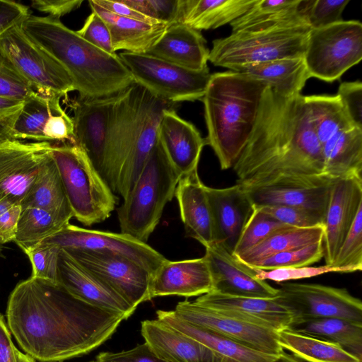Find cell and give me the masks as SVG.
I'll return each instance as SVG.
<instances>
[{
  "instance_id": "cell-46",
  "label": "cell",
  "mask_w": 362,
  "mask_h": 362,
  "mask_svg": "<svg viewBox=\"0 0 362 362\" xmlns=\"http://www.w3.org/2000/svg\"><path fill=\"white\" fill-rule=\"evenodd\" d=\"M141 14L170 25L179 22L182 0H122Z\"/></svg>"
},
{
  "instance_id": "cell-40",
  "label": "cell",
  "mask_w": 362,
  "mask_h": 362,
  "mask_svg": "<svg viewBox=\"0 0 362 362\" xmlns=\"http://www.w3.org/2000/svg\"><path fill=\"white\" fill-rule=\"evenodd\" d=\"M283 349L306 362H362L339 345L284 329L277 332Z\"/></svg>"
},
{
  "instance_id": "cell-31",
  "label": "cell",
  "mask_w": 362,
  "mask_h": 362,
  "mask_svg": "<svg viewBox=\"0 0 362 362\" xmlns=\"http://www.w3.org/2000/svg\"><path fill=\"white\" fill-rule=\"evenodd\" d=\"M308 3V0H255L243 15L230 23L232 32L309 26Z\"/></svg>"
},
{
  "instance_id": "cell-48",
  "label": "cell",
  "mask_w": 362,
  "mask_h": 362,
  "mask_svg": "<svg viewBox=\"0 0 362 362\" xmlns=\"http://www.w3.org/2000/svg\"><path fill=\"white\" fill-rule=\"evenodd\" d=\"M60 248L53 245L40 243L28 250L32 264L31 276L56 282L58 255Z\"/></svg>"
},
{
  "instance_id": "cell-51",
  "label": "cell",
  "mask_w": 362,
  "mask_h": 362,
  "mask_svg": "<svg viewBox=\"0 0 362 362\" xmlns=\"http://www.w3.org/2000/svg\"><path fill=\"white\" fill-rule=\"evenodd\" d=\"M76 32L83 39L103 51L112 54H116L107 25L96 13L92 11L83 25Z\"/></svg>"
},
{
  "instance_id": "cell-42",
  "label": "cell",
  "mask_w": 362,
  "mask_h": 362,
  "mask_svg": "<svg viewBox=\"0 0 362 362\" xmlns=\"http://www.w3.org/2000/svg\"><path fill=\"white\" fill-rule=\"evenodd\" d=\"M324 257L323 240L269 255L253 264L251 268L274 270L283 268L310 266Z\"/></svg>"
},
{
  "instance_id": "cell-25",
  "label": "cell",
  "mask_w": 362,
  "mask_h": 362,
  "mask_svg": "<svg viewBox=\"0 0 362 362\" xmlns=\"http://www.w3.org/2000/svg\"><path fill=\"white\" fill-rule=\"evenodd\" d=\"M156 315L160 322L211 349L226 362H302L285 351L280 354H267L194 325L180 319L174 310H158Z\"/></svg>"
},
{
  "instance_id": "cell-1",
  "label": "cell",
  "mask_w": 362,
  "mask_h": 362,
  "mask_svg": "<svg viewBox=\"0 0 362 362\" xmlns=\"http://www.w3.org/2000/svg\"><path fill=\"white\" fill-rule=\"evenodd\" d=\"M6 319L25 354L40 362H63L99 347L128 318L89 304L57 283L30 276L11 293Z\"/></svg>"
},
{
  "instance_id": "cell-4",
  "label": "cell",
  "mask_w": 362,
  "mask_h": 362,
  "mask_svg": "<svg viewBox=\"0 0 362 362\" xmlns=\"http://www.w3.org/2000/svg\"><path fill=\"white\" fill-rule=\"evenodd\" d=\"M267 86L234 71L211 74L204 103L206 145L216 154L221 170L233 167L255 126Z\"/></svg>"
},
{
  "instance_id": "cell-50",
  "label": "cell",
  "mask_w": 362,
  "mask_h": 362,
  "mask_svg": "<svg viewBox=\"0 0 362 362\" xmlns=\"http://www.w3.org/2000/svg\"><path fill=\"white\" fill-rule=\"evenodd\" d=\"M37 94L0 54V96L25 100Z\"/></svg>"
},
{
  "instance_id": "cell-21",
  "label": "cell",
  "mask_w": 362,
  "mask_h": 362,
  "mask_svg": "<svg viewBox=\"0 0 362 362\" xmlns=\"http://www.w3.org/2000/svg\"><path fill=\"white\" fill-rule=\"evenodd\" d=\"M362 206V177L336 180L332 185L323 223L324 259L332 265Z\"/></svg>"
},
{
  "instance_id": "cell-22",
  "label": "cell",
  "mask_w": 362,
  "mask_h": 362,
  "mask_svg": "<svg viewBox=\"0 0 362 362\" xmlns=\"http://www.w3.org/2000/svg\"><path fill=\"white\" fill-rule=\"evenodd\" d=\"M194 302L235 319L279 332L288 329L293 320L291 312L275 298L234 296L211 291Z\"/></svg>"
},
{
  "instance_id": "cell-15",
  "label": "cell",
  "mask_w": 362,
  "mask_h": 362,
  "mask_svg": "<svg viewBox=\"0 0 362 362\" xmlns=\"http://www.w3.org/2000/svg\"><path fill=\"white\" fill-rule=\"evenodd\" d=\"M64 250L114 288L134 308L151 300V274L132 260L109 253L80 250Z\"/></svg>"
},
{
  "instance_id": "cell-37",
  "label": "cell",
  "mask_w": 362,
  "mask_h": 362,
  "mask_svg": "<svg viewBox=\"0 0 362 362\" xmlns=\"http://www.w3.org/2000/svg\"><path fill=\"white\" fill-rule=\"evenodd\" d=\"M287 329L336 344L362 360V324L336 317L298 320Z\"/></svg>"
},
{
  "instance_id": "cell-59",
  "label": "cell",
  "mask_w": 362,
  "mask_h": 362,
  "mask_svg": "<svg viewBox=\"0 0 362 362\" xmlns=\"http://www.w3.org/2000/svg\"><path fill=\"white\" fill-rule=\"evenodd\" d=\"M14 344L4 317L0 313V362H8Z\"/></svg>"
},
{
  "instance_id": "cell-9",
  "label": "cell",
  "mask_w": 362,
  "mask_h": 362,
  "mask_svg": "<svg viewBox=\"0 0 362 362\" xmlns=\"http://www.w3.org/2000/svg\"><path fill=\"white\" fill-rule=\"evenodd\" d=\"M303 59L310 77L338 80L362 59V23L341 21L310 29Z\"/></svg>"
},
{
  "instance_id": "cell-29",
  "label": "cell",
  "mask_w": 362,
  "mask_h": 362,
  "mask_svg": "<svg viewBox=\"0 0 362 362\" xmlns=\"http://www.w3.org/2000/svg\"><path fill=\"white\" fill-rule=\"evenodd\" d=\"M146 54L194 71L206 69L209 49L201 32L180 22L168 25Z\"/></svg>"
},
{
  "instance_id": "cell-58",
  "label": "cell",
  "mask_w": 362,
  "mask_h": 362,
  "mask_svg": "<svg viewBox=\"0 0 362 362\" xmlns=\"http://www.w3.org/2000/svg\"><path fill=\"white\" fill-rule=\"evenodd\" d=\"M94 3L103 8L119 16L140 21L150 24L163 23L154 19L148 18L129 6L124 4L122 1L113 0H93Z\"/></svg>"
},
{
  "instance_id": "cell-60",
  "label": "cell",
  "mask_w": 362,
  "mask_h": 362,
  "mask_svg": "<svg viewBox=\"0 0 362 362\" xmlns=\"http://www.w3.org/2000/svg\"><path fill=\"white\" fill-rule=\"evenodd\" d=\"M8 362H36V361L25 353L20 351L14 346Z\"/></svg>"
},
{
  "instance_id": "cell-5",
  "label": "cell",
  "mask_w": 362,
  "mask_h": 362,
  "mask_svg": "<svg viewBox=\"0 0 362 362\" xmlns=\"http://www.w3.org/2000/svg\"><path fill=\"white\" fill-rule=\"evenodd\" d=\"M180 177L158 138L138 179L117 209L120 233L146 243L165 206L175 196Z\"/></svg>"
},
{
  "instance_id": "cell-55",
  "label": "cell",
  "mask_w": 362,
  "mask_h": 362,
  "mask_svg": "<svg viewBox=\"0 0 362 362\" xmlns=\"http://www.w3.org/2000/svg\"><path fill=\"white\" fill-rule=\"evenodd\" d=\"M24 102L0 96V144L14 140V126L23 110Z\"/></svg>"
},
{
  "instance_id": "cell-38",
  "label": "cell",
  "mask_w": 362,
  "mask_h": 362,
  "mask_svg": "<svg viewBox=\"0 0 362 362\" xmlns=\"http://www.w3.org/2000/svg\"><path fill=\"white\" fill-rule=\"evenodd\" d=\"M324 226L281 228L236 257L250 266L269 255L323 240Z\"/></svg>"
},
{
  "instance_id": "cell-20",
  "label": "cell",
  "mask_w": 362,
  "mask_h": 362,
  "mask_svg": "<svg viewBox=\"0 0 362 362\" xmlns=\"http://www.w3.org/2000/svg\"><path fill=\"white\" fill-rule=\"evenodd\" d=\"M56 282L75 297L98 308L123 314L127 318L136 310L114 288L63 249L58 255Z\"/></svg>"
},
{
  "instance_id": "cell-44",
  "label": "cell",
  "mask_w": 362,
  "mask_h": 362,
  "mask_svg": "<svg viewBox=\"0 0 362 362\" xmlns=\"http://www.w3.org/2000/svg\"><path fill=\"white\" fill-rule=\"evenodd\" d=\"M331 266L346 268L351 272L362 269V206L344 239Z\"/></svg>"
},
{
  "instance_id": "cell-61",
  "label": "cell",
  "mask_w": 362,
  "mask_h": 362,
  "mask_svg": "<svg viewBox=\"0 0 362 362\" xmlns=\"http://www.w3.org/2000/svg\"><path fill=\"white\" fill-rule=\"evenodd\" d=\"M3 245L0 244V257H1L3 255H2V252H3Z\"/></svg>"
},
{
  "instance_id": "cell-6",
  "label": "cell",
  "mask_w": 362,
  "mask_h": 362,
  "mask_svg": "<svg viewBox=\"0 0 362 362\" xmlns=\"http://www.w3.org/2000/svg\"><path fill=\"white\" fill-rule=\"evenodd\" d=\"M51 153L74 217L86 226L109 218L118 199L86 153L66 142L52 144Z\"/></svg>"
},
{
  "instance_id": "cell-57",
  "label": "cell",
  "mask_w": 362,
  "mask_h": 362,
  "mask_svg": "<svg viewBox=\"0 0 362 362\" xmlns=\"http://www.w3.org/2000/svg\"><path fill=\"white\" fill-rule=\"evenodd\" d=\"M81 0H33L31 6L47 13V16L59 19L62 16L79 8Z\"/></svg>"
},
{
  "instance_id": "cell-36",
  "label": "cell",
  "mask_w": 362,
  "mask_h": 362,
  "mask_svg": "<svg viewBox=\"0 0 362 362\" xmlns=\"http://www.w3.org/2000/svg\"><path fill=\"white\" fill-rule=\"evenodd\" d=\"M255 0H182L179 22L201 32L230 23Z\"/></svg>"
},
{
  "instance_id": "cell-56",
  "label": "cell",
  "mask_w": 362,
  "mask_h": 362,
  "mask_svg": "<svg viewBox=\"0 0 362 362\" xmlns=\"http://www.w3.org/2000/svg\"><path fill=\"white\" fill-rule=\"evenodd\" d=\"M29 14V8L11 0H0V35L11 27L20 24Z\"/></svg>"
},
{
  "instance_id": "cell-17",
  "label": "cell",
  "mask_w": 362,
  "mask_h": 362,
  "mask_svg": "<svg viewBox=\"0 0 362 362\" xmlns=\"http://www.w3.org/2000/svg\"><path fill=\"white\" fill-rule=\"evenodd\" d=\"M117 95L94 99L78 97L71 105L76 145L86 153L103 180Z\"/></svg>"
},
{
  "instance_id": "cell-28",
  "label": "cell",
  "mask_w": 362,
  "mask_h": 362,
  "mask_svg": "<svg viewBox=\"0 0 362 362\" xmlns=\"http://www.w3.org/2000/svg\"><path fill=\"white\" fill-rule=\"evenodd\" d=\"M144 342L168 362H226L204 344L168 327L158 319L141 323Z\"/></svg>"
},
{
  "instance_id": "cell-27",
  "label": "cell",
  "mask_w": 362,
  "mask_h": 362,
  "mask_svg": "<svg viewBox=\"0 0 362 362\" xmlns=\"http://www.w3.org/2000/svg\"><path fill=\"white\" fill-rule=\"evenodd\" d=\"M198 170L182 176L175 197L187 237L195 239L204 247L214 243L211 211Z\"/></svg>"
},
{
  "instance_id": "cell-53",
  "label": "cell",
  "mask_w": 362,
  "mask_h": 362,
  "mask_svg": "<svg viewBox=\"0 0 362 362\" xmlns=\"http://www.w3.org/2000/svg\"><path fill=\"white\" fill-rule=\"evenodd\" d=\"M21 212V201L7 198L0 202L1 245L14 241Z\"/></svg>"
},
{
  "instance_id": "cell-45",
  "label": "cell",
  "mask_w": 362,
  "mask_h": 362,
  "mask_svg": "<svg viewBox=\"0 0 362 362\" xmlns=\"http://www.w3.org/2000/svg\"><path fill=\"white\" fill-rule=\"evenodd\" d=\"M263 212L279 221L296 228L322 226L325 215L305 208L288 206H259Z\"/></svg>"
},
{
  "instance_id": "cell-30",
  "label": "cell",
  "mask_w": 362,
  "mask_h": 362,
  "mask_svg": "<svg viewBox=\"0 0 362 362\" xmlns=\"http://www.w3.org/2000/svg\"><path fill=\"white\" fill-rule=\"evenodd\" d=\"M320 147L323 175L335 180L362 177V129L351 125L332 130Z\"/></svg>"
},
{
  "instance_id": "cell-12",
  "label": "cell",
  "mask_w": 362,
  "mask_h": 362,
  "mask_svg": "<svg viewBox=\"0 0 362 362\" xmlns=\"http://www.w3.org/2000/svg\"><path fill=\"white\" fill-rule=\"evenodd\" d=\"M136 85L135 108L127 157L119 173L117 193L124 199L138 179L158 141L164 112L177 104L160 99Z\"/></svg>"
},
{
  "instance_id": "cell-18",
  "label": "cell",
  "mask_w": 362,
  "mask_h": 362,
  "mask_svg": "<svg viewBox=\"0 0 362 362\" xmlns=\"http://www.w3.org/2000/svg\"><path fill=\"white\" fill-rule=\"evenodd\" d=\"M52 143L13 140L0 144V202L21 201L51 153Z\"/></svg>"
},
{
  "instance_id": "cell-35",
  "label": "cell",
  "mask_w": 362,
  "mask_h": 362,
  "mask_svg": "<svg viewBox=\"0 0 362 362\" xmlns=\"http://www.w3.org/2000/svg\"><path fill=\"white\" fill-rule=\"evenodd\" d=\"M21 207L44 209L66 223H69L74 217L52 153L42 164L35 181L21 201Z\"/></svg>"
},
{
  "instance_id": "cell-33",
  "label": "cell",
  "mask_w": 362,
  "mask_h": 362,
  "mask_svg": "<svg viewBox=\"0 0 362 362\" xmlns=\"http://www.w3.org/2000/svg\"><path fill=\"white\" fill-rule=\"evenodd\" d=\"M92 11L100 16L109 28L115 52L124 50L133 54H146L157 42L168 25L150 24L115 15L88 1Z\"/></svg>"
},
{
  "instance_id": "cell-54",
  "label": "cell",
  "mask_w": 362,
  "mask_h": 362,
  "mask_svg": "<svg viewBox=\"0 0 362 362\" xmlns=\"http://www.w3.org/2000/svg\"><path fill=\"white\" fill-rule=\"evenodd\" d=\"M95 362H168L157 356L145 342L119 352H101Z\"/></svg>"
},
{
  "instance_id": "cell-16",
  "label": "cell",
  "mask_w": 362,
  "mask_h": 362,
  "mask_svg": "<svg viewBox=\"0 0 362 362\" xmlns=\"http://www.w3.org/2000/svg\"><path fill=\"white\" fill-rule=\"evenodd\" d=\"M174 312L189 323L257 350L271 354L284 351L278 342L277 332L235 319L187 298L178 302Z\"/></svg>"
},
{
  "instance_id": "cell-52",
  "label": "cell",
  "mask_w": 362,
  "mask_h": 362,
  "mask_svg": "<svg viewBox=\"0 0 362 362\" xmlns=\"http://www.w3.org/2000/svg\"><path fill=\"white\" fill-rule=\"evenodd\" d=\"M337 96L347 116L362 129V83L360 81L342 82Z\"/></svg>"
},
{
  "instance_id": "cell-8",
  "label": "cell",
  "mask_w": 362,
  "mask_h": 362,
  "mask_svg": "<svg viewBox=\"0 0 362 362\" xmlns=\"http://www.w3.org/2000/svg\"><path fill=\"white\" fill-rule=\"evenodd\" d=\"M20 24L11 27L0 35V54L37 93L67 97L69 93L75 90L68 72L32 40Z\"/></svg>"
},
{
  "instance_id": "cell-10",
  "label": "cell",
  "mask_w": 362,
  "mask_h": 362,
  "mask_svg": "<svg viewBox=\"0 0 362 362\" xmlns=\"http://www.w3.org/2000/svg\"><path fill=\"white\" fill-rule=\"evenodd\" d=\"M118 55L134 83L160 99L177 104L204 97L211 77L208 67L194 71L146 54L122 52Z\"/></svg>"
},
{
  "instance_id": "cell-26",
  "label": "cell",
  "mask_w": 362,
  "mask_h": 362,
  "mask_svg": "<svg viewBox=\"0 0 362 362\" xmlns=\"http://www.w3.org/2000/svg\"><path fill=\"white\" fill-rule=\"evenodd\" d=\"M158 136L170 163L180 176L198 169L206 141L191 122L181 118L175 109L164 112Z\"/></svg>"
},
{
  "instance_id": "cell-19",
  "label": "cell",
  "mask_w": 362,
  "mask_h": 362,
  "mask_svg": "<svg viewBox=\"0 0 362 362\" xmlns=\"http://www.w3.org/2000/svg\"><path fill=\"white\" fill-rule=\"evenodd\" d=\"M204 257L212 278V291L242 297H276L277 288L257 278L252 268L240 261L222 245L214 243L206 247Z\"/></svg>"
},
{
  "instance_id": "cell-34",
  "label": "cell",
  "mask_w": 362,
  "mask_h": 362,
  "mask_svg": "<svg viewBox=\"0 0 362 362\" xmlns=\"http://www.w3.org/2000/svg\"><path fill=\"white\" fill-rule=\"evenodd\" d=\"M230 70L261 81L285 97L301 94L306 81L310 78L303 57L243 64Z\"/></svg>"
},
{
  "instance_id": "cell-7",
  "label": "cell",
  "mask_w": 362,
  "mask_h": 362,
  "mask_svg": "<svg viewBox=\"0 0 362 362\" xmlns=\"http://www.w3.org/2000/svg\"><path fill=\"white\" fill-rule=\"evenodd\" d=\"M309 26L276 28L254 32H232L216 39L209 61L214 66L232 68L247 64L303 57Z\"/></svg>"
},
{
  "instance_id": "cell-3",
  "label": "cell",
  "mask_w": 362,
  "mask_h": 362,
  "mask_svg": "<svg viewBox=\"0 0 362 362\" xmlns=\"http://www.w3.org/2000/svg\"><path fill=\"white\" fill-rule=\"evenodd\" d=\"M20 25L66 69L79 98L113 96L134 84L118 54L107 53L89 43L60 19L29 14Z\"/></svg>"
},
{
  "instance_id": "cell-41",
  "label": "cell",
  "mask_w": 362,
  "mask_h": 362,
  "mask_svg": "<svg viewBox=\"0 0 362 362\" xmlns=\"http://www.w3.org/2000/svg\"><path fill=\"white\" fill-rule=\"evenodd\" d=\"M67 224L44 209L21 207L14 242L26 253Z\"/></svg>"
},
{
  "instance_id": "cell-2",
  "label": "cell",
  "mask_w": 362,
  "mask_h": 362,
  "mask_svg": "<svg viewBox=\"0 0 362 362\" xmlns=\"http://www.w3.org/2000/svg\"><path fill=\"white\" fill-rule=\"evenodd\" d=\"M236 183L252 185L280 175H321L324 159L301 94L267 87L249 139L233 166Z\"/></svg>"
},
{
  "instance_id": "cell-24",
  "label": "cell",
  "mask_w": 362,
  "mask_h": 362,
  "mask_svg": "<svg viewBox=\"0 0 362 362\" xmlns=\"http://www.w3.org/2000/svg\"><path fill=\"white\" fill-rule=\"evenodd\" d=\"M213 291V282L206 258L170 261L165 259L151 275V299L178 296L187 298Z\"/></svg>"
},
{
  "instance_id": "cell-23",
  "label": "cell",
  "mask_w": 362,
  "mask_h": 362,
  "mask_svg": "<svg viewBox=\"0 0 362 362\" xmlns=\"http://www.w3.org/2000/svg\"><path fill=\"white\" fill-rule=\"evenodd\" d=\"M205 191L212 214L214 243L233 253L253 206L238 183L225 188L206 185Z\"/></svg>"
},
{
  "instance_id": "cell-43",
  "label": "cell",
  "mask_w": 362,
  "mask_h": 362,
  "mask_svg": "<svg viewBox=\"0 0 362 362\" xmlns=\"http://www.w3.org/2000/svg\"><path fill=\"white\" fill-rule=\"evenodd\" d=\"M288 226H290L271 217L259 208L253 207L252 213L243 230L233 255L237 257L245 252L274 232Z\"/></svg>"
},
{
  "instance_id": "cell-14",
  "label": "cell",
  "mask_w": 362,
  "mask_h": 362,
  "mask_svg": "<svg viewBox=\"0 0 362 362\" xmlns=\"http://www.w3.org/2000/svg\"><path fill=\"white\" fill-rule=\"evenodd\" d=\"M40 243L63 250H80L119 255L132 260L151 275L166 258L146 243L124 234L90 230L70 223Z\"/></svg>"
},
{
  "instance_id": "cell-32",
  "label": "cell",
  "mask_w": 362,
  "mask_h": 362,
  "mask_svg": "<svg viewBox=\"0 0 362 362\" xmlns=\"http://www.w3.org/2000/svg\"><path fill=\"white\" fill-rule=\"evenodd\" d=\"M136 85L118 93L109 131L104 180L117 193L119 171L127 157L133 122Z\"/></svg>"
},
{
  "instance_id": "cell-13",
  "label": "cell",
  "mask_w": 362,
  "mask_h": 362,
  "mask_svg": "<svg viewBox=\"0 0 362 362\" xmlns=\"http://www.w3.org/2000/svg\"><path fill=\"white\" fill-rule=\"evenodd\" d=\"M335 180L323 174L280 175L242 187L253 207L297 206L325 215Z\"/></svg>"
},
{
  "instance_id": "cell-62",
  "label": "cell",
  "mask_w": 362,
  "mask_h": 362,
  "mask_svg": "<svg viewBox=\"0 0 362 362\" xmlns=\"http://www.w3.org/2000/svg\"><path fill=\"white\" fill-rule=\"evenodd\" d=\"M89 362H95V361H89Z\"/></svg>"
},
{
  "instance_id": "cell-47",
  "label": "cell",
  "mask_w": 362,
  "mask_h": 362,
  "mask_svg": "<svg viewBox=\"0 0 362 362\" xmlns=\"http://www.w3.org/2000/svg\"><path fill=\"white\" fill-rule=\"evenodd\" d=\"M349 0H308L306 19L311 29L320 28L341 21Z\"/></svg>"
},
{
  "instance_id": "cell-49",
  "label": "cell",
  "mask_w": 362,
  "mask_h": 362,
  "mask_svg": "<svg viewBox=\"0 0 362 362\" xmlns=\"http://www.w3.org/2000/svg\"><path fill=\"white\" fill-rule=\"evenodd\" d=\"M253 269L255 272L256 277L259 279L264 281L271 280L278 283L290 280L310 278L330 272H351L346 268L336 267L327 264L319 267L305 266L300 267L283 268L269 271L257 269Z\"/></svg>"
},
{
  "instance_id": "cell-11",
  "label": "cell",
  "mask_w": 362,
  "mask_h": 362,
  "mask_svg": "<svg viewBox=\"0 0 362 362\" xmlns=\"http://www.w3.org/2000/svg\"><path fill=\"white\" fill-rule=\"evenodd\" d=\"M276 300L293 320L336 317L362 324V303L346 288L317 284L284 283Z\"/></svg>"
},
{
  "instance_id": "cell-39",
  "label": "cell",
  "mask_w": 362,
  "mask_h": 362,
  "mask_svg": "<svg viewBox=\"0 0 362 362\" xmlns=\"http://www.w3.org/2000/svg\"><path fill=\"white\" fill-rule=\"evenodd\" d=\"M59 95L37 94L25 100L14 126V140L46 142L45 132L53 115L62 108Z\"/></svg>"
}]
</instances>
